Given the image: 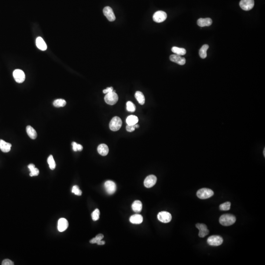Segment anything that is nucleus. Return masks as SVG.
<instances>
[{"label":"nucleus","instance_id":"f257e3e1","mask_svg":"<svg viewBox=\"0 0 265 265\" xmlns=\"http://www.w3.org/2000/svg\"><path fill=\"white\" fill-rule=\"evenodd\" d=\"M236 221V218L235 216L231 214H224L220 217L219 221L222 225L228 226L234 224Z\"/></svg>","mask_w":265,"mask_h":265},{"label":"nucleus","instance_id":"f03ea898","mask_svg":"<svg viewBox=\"0 0 265 265\" xmlns=\"http://www.w3.org/2000/svg\"><path fill=\"white\" fill-rule=\"evenodd\" d=\"M214 194V192L210 189L202 188L197 191V197L201 199H206L211 197Z\"/></svg>","mask_w":265,"mask_h":265},{"label":"nucleus","instance_id":"7ed1b4c3","mask_svg":"<svg viewBox=\"0 0 265 265\" xmlns=\"http://www.w3.org/2000/svg\"><path fill=\"white\" fill-rule=\"evenodd\" d=\"M105 101L108 104L110 105H114L116 104L118 101V95L116 94V91H113L112 92H109L106 94L105 96Z\"/></svg>","mask_w":265,"mask_h":265},{"label":"nucleus","instance_id":"20e7f679","mask_svg":"<svg viewBox=\"0 0 265 265\" xmlns=\"http://www.w3.org/2000/svg\"><path fill=\"white\" fill-rule=\"evenodd\" d=\"M122 122L121 118L118 117H115L112 118L110 123V128L113 131L119 130L121 127Z\"/></svg>","mask_w":265,"mask_h":265},{"label":"nucleus","instance_id":"39448f33","mask_svg":"<svg viewBox=\"0 0 265 265\" xmlns=\"http://www.w3.org/2000/svg\"><path fill=\"white\" fill-rule=\"evenodd\" d=\"M223 239L218 235H213L208 238L207 243L212 246H219L223 243Z\"/></svg>","mask_w":265,"mask_h":265},{"label":"nucleus","instance_id":"423d86ee","mask_svg":"<svg viewBox=\"0 0 265 265\" xmlns=\"http://www.w3.org/2000/svg\"><path fill=\"white\" fill-rule=\"evenodd\" d=\"M157 217L159 221L165 223H169L172 219L171 215L168 212L166 211L160 212L158 214Z\"/></svg>","mask_w":265,"mask_h":265},{"label":"nucleus","instance_id":"0eeeda50","mask_svg":"<svg viewBox=\"0 0 265 265\" xmlns=\"http://www.w3.org/2000/svg\"><path fill=\"white\" fill-rule=\"evenodd\" d=\"M13 76L15 81L18 83H22L25 80V73L20 69H16L13 72Z\"/></svg>","mask_w":265,"mask_h":265},{"label":"nucleus","instance_id":"6e6552de","mask_svg":"<svg viewBox=\"0 0 265 265\" xmlns=\"http://www.w3.org/2000/svg\"><path fill=\"white\" fill-rule=\"evenodd\" d=\"M167 18V14L165 11H157L153 15V19L157 23H161L166 20Z\"/></svg>","mask_w":265,"mask_h":265},{"label":"nucleus","instance_id":"1a4fd4ad","mask_svg":"<svg viewBox=\"0 0 265 265\" xmlns=\"http://www.w3.org/2000/svg\"><path fill=\"white\" fill-rule=\"evenodd\" d=\"M239 4L242 9L246 11H248L252 10L254 7V0H241Z\"/></svg>","mask_w":265,"mask_h":265},{"label":"nucleus","instance_id":"9d476101","mask_svg":"<svg viewBox=\"0 0 265 265\" xmlns=\"http://www.w3.org/2000/svg\"><path fill=\"white\" fill-rule=\"evenodd\" d=\"M105 188L108 194H113L116 192L117 190V186L114 182L112 181H107L105 183Z\"/></svg>","mask_w":265,"mask_h":265},{"label":"nucleus","instance_id":"9b49d317","mask_svg":"<svg viewBox=\"0 0 265 265\" xmlns=\"http://www.w3.org/2000/svg\"><path fill=\"white\" fill-rule=\"evenodd\" d=\"M195 226L199 230L198 235H199V237L204 238L209 234V230L208 229L207 226H206V224H203V223H197L196 224Z\"/></svg>","mask_w":265,"mask_h":265},{"label":"nucleus","instance_id":"f8f14e48","mask_svg":"<svg viewBox=\"0 0 265 265\" xmlns=\"http://www.w3.org/2000/svg\"><path fill=\"white\" fill-rule=\"evenodd\" d=\"M103 13L110 22H113L116 20L114 13L111 7H105L103 10Z\"/></svg>","mask_w":265,"mask_h":265},{"label":"nucleus","instance_id":"ddd939ff","mask_svg":"<svg viewBox=\"0 0 265 265\" xmlns=\"http://www.w3.org/2000/svg\"><path fill=\"white\" fill-rule=\"evenodd\" d=\"M157 177L154 175H150L147 176L144 180V185L147 188H150L153 187L157 182Z\"/></svg>","mask_w":265,"mask_h":265},{"label":"nucleus","instance_id":"4468645a","mask_svg":"<svg viewBox=\"0 0 265 265\" xmlns=\"http://www.w3.org/2000/svg\"><path fill=\"white\" fill-rule=\"evenodd\" d=\"M169 59L171 62H175V63L181 65H183L186 63L185 58L182 57L181 56L176 55V54L172 55L170 56Z\"/></svg>","mask_w":265,"mask_h":265},{"label":"nucleus","instance_id":"2eb2a0df","mask_svg":"<svg viewBox=\"0 0 265 265\" xmlns=\"http://www.w3.org/2000/svg\"><path fill=\"white\" fill-rule=\"evenodd\" d=\"M68 227V222L66 219L65 218H61L59 220L58 224V230L59 232H63Z\"/></svg>","mask_w":265,"mask_h":265},{"label":"nucleus","instance_id":"dca6fc26","mask_svg":"<svg viewBox=\"0 0 265 265\" xmlns=\"http://www.w3.org/2000/svg\"><path fill=\"white\" fill-rule=\"evenodd\" d=\"M212 20L210 18H200L198 20L197 23L199 27L210 26L212 24Z\"/></svg>","mask_w":265,"mask_h":265},{"label":"nucleus","instance_id":"f3484780","mask_svg":"<svg viewBox=\"0 0 265 265\" xmlns=\"http://www.w3.org/2000/svg\"><path fill=\"white\" fill-rule=\"evenodd\" d=\"M36 45L37 48L41 51H45L47 49V45L42 37H37L36 39Z\"/></svg>","mask_w":265,"mask_h":265},{"label":"nucleus","instance_id":"a211bd4d","mask_svg":"<svg viewBox=\"0 0 265 265\" xmlns=\"http://www.w3.org/2000/svg\"><path fill=\"white\" fill-rule=\"evenodd\" d=\"M11 144L3 140H0V149L3 152L7 153L11 150Z\"/></svg>","mask_w":265,"mask_h":265},{"label":"nucleus","instance_id":"6ab92c4d","mask_svg":"<svg viewBox=\"0 0 265 265\" xmlns=\"http://www.w3.org/2000/svg\"><path fill=\"white\" fill-rule=\"evenodd\" d=\"M97 150L99 154L103 156L107 155L109 151L108 146L105 144H100L98 147Z\"/></svg>","mask_w":265,"mask_h":265},{"label":"nucleus","instance_id":"aec40b11","mask_svg":"<svg viewBox=\"0 0 265 265\" xmlns=\"http://www.w3.org/2000/svg\"><path fill=\"white\" fill-rule=\"evenodd\" d=\"M131 223L133 224H140L143 223V217L142 215L139 214L134 215L130 218Z\"/></svg>","mask_w":265,"mask_h":265},{"label":"nucleus","instance_id":"412c9836","mask_svg":"<svg viewBox=\"0 0 265 265\" xmlns=\"http://www.w3.org/2000/svg\"><path fill=\"white\" fill-rule=\"evenodd\" d=\"M132 209L136 213H140L142 211L143 205L141 201L136 200L133 202L132 205Z\"/></svg>","mask_w":265,"mask_h":265},{"label":"nucleus","instance_id":"4be33fe9","mask_svg":"<svg viewBox=\"0 0 265 265\" xmlns=\"http://www.w3.org/2000/svg\"><path fill=\"white\" fill-rule=\"evenodd\" d=\"M27 133L30 139L34 140L37 137V133L36 131L30 126H27L26 128Z\"/></svg>","mask_w":265,"mask_h":265},{"label":"nucleus","instance_id":"5701e85b","mask_svg":"<svg viewBox=\"0 0 265 265\" xmlns=\"http://www.w3.org/2000/svg\"><path fill=\"white\" fill-rule=\"evenodd\" d=\"M209 45L205 44L199 50V56L202 59H205L207 57V51L209 49Z\"/></svg>","mask_w":265,"mask_h":265},{"label":"nucleus","instance_id":"b1692460","mask_svg":"<svg viewBox=\"0 0 265 265\" xmlns=\"http://www.w3.org/2000/svg\"><path fill=\"white\" fill-rule=\"evenodd\" d=\"M139 121V119L137 117L131 115L127 117L126 119V123L127 125H133L137 124Z\"/></svg>","mask_w":265,"mask_h":265},{"label":"nucleus","instance_id":"393cba45","mask_svg":"<svg viewBox=\"0 0 265 265\" xmlns=\"http://www.w3.org/2000/svg\"><path fill=\"white\" fill-rule=\"evenodd\" d=\"M135 96L136 99L137 100L140 104L142 105L144 104L145 103V97L142 92L137 91L136 92Z\"/></svg>","mask_w":265,"mask_h":265},{"label":"nucleus","instance_id":"a878e982","mask_svg":"<svg viewBox=\"0 0 265 265\" xmlns=\"http://www.w3.org/2000/svg\"><path fill=\"white\" fill-rule=\"evenodd\" d=\"M171 51L173 53L179 56H184L186 54V50L183 48L173 47L172 48Z\"/></svg>","mask_w":265,"mask_h":265},{"label":"nucleus","instance_id":"bb28decb","mask_svg":"<svg viewBox=\"0 0 265 265\" xmlns=\"http://www.w3.org/2000/svg\"><path fill=\"white\" fill-rule=\"evenodd\" d=\"M28 168L30 170V175L31 177L37 176L39 174V169L36 168L33 164H30L28 165Z\"/></svg>","mask_w":265,"mask_h":265},{"label":"nucleus","instance_id":"cd10ccee","mask_svg":"<svg viewBox=\"0 0 265 265\" xmlns=\"http://www.w3.org/2000/svg\"><path fill=\"white\" fill-rule=\"evenodd\" d=\"M66 104V101L62 99H56L53 102V105L55 107L59 108L65 107Z\"/></svg>","mask_w":265,"mask_h":265},{"label":"nucleus","instance_id":"c85d7f7f","mask_svg":"<svg viewBox=\"0 0 265 265\" xmlns=\"http://www.w3.org/2000/svg\"><path fill=\"white\" fill-rule=\"evenodd\" d=\"M47 162H48V165L49 166L50 169L52 170H54L56 168V165L55 163V160H54V158L52 155H50L47 159Z\"/></svg>","mask_w":265,"mask_h":265},{"label":"nucleus","instance_id":"c756f323","mask_svg":"<svg viewBox=\"0 0 265 265\" xmlns=\"http://www.w3.org/2000/svg\"><path fill=\"white\" fill-rule=\"evenodd\" d=\"M231 203L230 202H226L224 203L221 204L220 206V210L228 211L230 209Z\"/></svg>","mask_w":265,"mask_h":265},{"label":"nucleus","instance_id":"7c9ffc66","mask_svg":"<svg viewBox=\"0 0 265 265\" xmlns=\"http://www.w3.org/2000/svg\"><path fill=\"white\" fill-rule=\"evenodd\" d=\"M127 110L130 112H134L136 111V106L131 101H128L126 104Z\"/></svg>","mask_w":265,"mask_h":265},{"label":"nucleus","instance_id":"2f4dec72","mask_svg":"<svg viewBox=\"0 0 265 265\" xmlns=\"http://www.w3.org/2000/svg\"><path fill=\"white\" fill-rule=\"evenodd\" d=\"M99 216H100V211L99 209H96L95 210L92 212L91 214V217H92V220L94 221H96L98 220L99 218Z\"/></svg>","mask_w":265,"mask_h":265},{"label":"nucleus","instance_id":"473e14b6","mask_svg":"<svg viewBox=\"0 0 265 265\" xmlns=\"http://www.w3.org/2000/svg\"><path fill=\"white\" fill-rule=\"evenodd\" d=\"M72 192L74 193L76 195H79V196L81 195L82 194V192L79 189L78 186L76 185L73 186L72 189Z\"/></svg>","mask_w":265,"mask_h":265},{"label":"nucleus","instance_id":"72a5a7b5","mask_svg":"<svg viewBox=\"0 0 265 265\" xmlns=\"http://www.w3.org/2000/svg\"><path fill=\"white\" fill-rule=\"evenodd\" d=\"M1 265H13L14 263L13 262V261H11L10 260L8 259H4V261L2 262V263H1Z\"/></svg>","mask_w":265,"mask_h":265},{"label":"nucleus","instance_id":"f704fd0d","mask_svg":"<svg viewBox=\"0 0 265 265\" xmlns=\"http://www.w3.org/2000/svg\"><path fill=\"white\" fill-rule=\"evenodd\" d=\"M136 127L135 125H127L126 126V130L129 132H133L136 129Z\"/></svg>","mask_w":265,"mask_h":265},{"label":"nucleus","instance_id":"c9c22d12","mask_svg":"<svg viewBox=\"0 0 265 265\" xmlns=\"http://www.w3.org/2000/svg\"><path fill=\"white\" fill-rule=\"evenodd\" d=\"M113 91H114V88L113 87H109V88H107L106 89H104L103 92L104 94H107L109 92H112Z\"/></svg>","mask_w":265,"mask_h":265},{"label":"nucleus","instance_id":"e433bc0d","mask_svg":"<svg viewBox=\"0 0 265 265\" xmlns=\"http://www.w3.org/2000/svg\"><path fill=\"white\" fill-rule=\"evenodd\" d=\"M72 146H73V150L74 151H78V150H77V146H78V143H75V142H73V143H72Z\"/></svg>","mask_w":265,"mask_h":265},{"label":"nucleus","instance_id":"4c0bfd02","mask_svg":"<svg viewBox=\"0 0 265 265\" xmlns=\"http://www.w3.org/2000/svg\"><path fill=\"white\" fill-rule=\"evenodd\" d=\"M96 237L97 239L100 240H102V239L104 238V235L102 234H99L98 235H96Z\"/></svg>","mask_w":265,"mask_h":265},{"label":"nucleus","instance_id":"58836bf2","mask_svg":"<svg viewBox=\"0 0 265 265\" xmlns=\"http://www.w3.org/2000/svg\"><path fill=\"white\" fill-rule=\"evenodd\" d=\"M82 149H83L82 146V145H81V144H78V146H77V150H78V151H82Z\"/></svg>","mask_w":265,"mask_h":265},{"label":"nucleus","instance_id":"ea45409f","mask_svg":"<svg viewBox=\"0 0 265 265\" xmlns=\"http://www.w3.org/2000/svg\"><path fill=\"white\" fill-rule=\"evenodd\" d=\"M97 244L98 245H104L105 244V242L104 241H103L100 240L99 241V242H97Z\"/></svg>","mask_w":265,"mask_h":265},{"label":"nucleus","instance_id":"a19ab883","mask_svg":"<svg viewBox=\"0 0 265 265\" xmlns=\"http://www.w3.org/2000/svg\"><path fill=\"white\" fill-rule=\"evenodd\" d=\"M263 154H264V157H265V148H264V151H263Z\"/></svg>","mask_w":265,"mask_h":265}]
</instances>
